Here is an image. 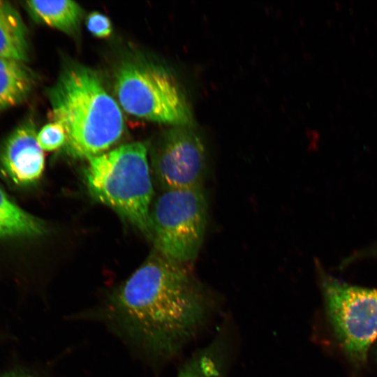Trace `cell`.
Returning <instances> with one entry per match:
<instances>
[{
	"instance_id": "obj_1",
	"label": "cell",
	"mask_w": 377,
	"mask_h": 377,
	"mask_svg": "<svg viewBox=\"0 0 377 377\" xmlns=\"http://www.w3.org/2000/svg\"><path fill=\"white\" fill-rule=\"evenodd\" d=\"M205 297L182 264L154 250L83 318L101 323L150 363L176 354L206 315Z\"/></svg>"
},
{
	"instance_id": "obj_2",
	"label": "cell",
	"mask_w": 377,
	"mask_h": 377,
	"mask_svg": "<svg viewBox=\"0 0 377 377\" xmlns=\"http://www.w3.org/2000/svg\"><path fill=\"white\" fill-rule=\"evenodd\" d=\"M47 96L52 122L64 128L71 156L100 154L121 137L122 112L91 68L75 63L65 67Z\"/></svg>"
},
{
	"instance_id": "obj_3",
	"label": "cell",
	"mask_w": 377,
	"mask_h": 377,
	"mask_svg": "<svg viewBox=\"0 0 377 377\" xmlns=\"http://www.w3.org/2000/svg\"><path fill=\"white\" fill-rule=\"evenodd\" d=\"M87 160L84 176L91 197L149 238L154 190L147 146L128 143Z\"/></svg>"
},
{
	"instance_id": "obj_4",
	"label": "cell",
	"mask_w": 377,
	"mask_h": 377,
	"mask_svg": "<svg viewBox=\"0 0 377 377\" xmlns=\"http://www.w3.org/2000/svg\"><path fill=\"white\" fill-rule=\"evenodd\" d=\"M114 90L127 113L173 126H193L184 90L165 67L141 59L123 61L114 72Z\"/></svg>"
},
{
	"instance_id": "obj_5",
	"label": "cell",
	"mask_w": 377,
	"mask_h": 377,
	"mask_svg": "<svg viewBox=\"0 0 377 377\" xmlns=\"http://www.w3.org/2000/svg\"><path fill=\"white\" fill-rule=\"evenodd\" d=\"M208 204L202 187L161 191L149 213L154 250L177 263L193 260L205 236Z\"/></svg>"
},
{
	"instance_id": "obj_6",
	"label": "cell",
	"mask_w": 377,
	"mask_h": 377,
	"mask_svg": "<svg viewBox=\"0 0 377 377\" xmlns=\"http://www.w3.org/2000/svg\"><path fill=\"white\" fill-rule=\"evenodd\" d=\"M327 316L346 351L364 358L377 339V289L353 286L325 276L322 282Z\"/></svg>"
},
{
	"instance_id": "obj_7",
	"label": "cell",
	"mask_w": 377,
	"mask_h": 377,
	"mask_svg": "<svg viewBox=\"0 0 377 377\" xmlns=\"http://www.w3.org/2000/svg\"><path fill=\"white\" fill-rule=\"evenodd\" d=\"M151 175L162 191L202 187L208 153L193 126H174L163 131L150 149Z\"/></svg>"
},
{
	"instance_id": "obj_8",
	"label": "cell",
	"mask_w": 377,
	"mask_h": 377,
	"mask_svg": "<svg viewBox=\"0 0 377 377\" xmlns=\"http://www.w3.org/2000/svg\"><path fill=\"white\" fill-rule=\"evenodd\" d=\"M36 135L35 124L31 120H27L3 142L0 163L3 171L17 184L32 183L43 174L45 157Z\"/></svg>"
},
{
	"instance_id": "obj_9",
	"label": "cell",
	"mask_w": 377,
	"mask_h": 377,
	"mask_svg": "<svg viewBox=\"0 0 377 377\" xmlns=\"http://www.w3.org/2000/svg\"><path fill=\"white\" fill-rule=\"evenodd\" d=\"M34 84V76L24 62L0 58V111L25 101Z\"/></svg>"
},
{
	"instance_id": "obj_10",
	"label": "cell",
	"mask_w": 377,
	"mask_h": 377,
	"mask_svg": "<svg viewBox=\"0 0 377 377\" xmlns=\"http://www.w3.org/2000/svg\"><path fill=\"white\" fill-rule=\"evenodd\" d=\"M26 26L17 10L0 1V58L24 62L28 57Z\"/></svg>"
},
{
	"instance_id": "obj_11",
	"label": "cell",
	"mask_w": 377,
	"mask_h": 377,
	"mask_svg": "<svg viewBox=\"0 0 377 377\" xmlns=\"http://www.w3.org/2000/svg\"><path fill=\"white\" fill-rule=\"evenodd\" d=\"M26 7L37 20L66 34L79 29L84 11L76 2L61 1H28Z\"/></svg>"
},
{
	"instance_id": "obj_12",
	"label": "cell",
	"mask_w": 377,
	"mask_h": 377,
	"mask_svg": "<svg viewBox=\"0 0 377 377\" xmlns=\"http://www.w3.org/2000/svg\"><path fill=\"white\" fill-rule=\"evenodd\" d=\"M45 231L40 219L17 205L0 187V238L36 237Z\"/></svg>"
},
{
	"instance_id": "obj_13",
	"label": "cell",
	"mask_w": 377,
	"mask_h": 377,
	"mask_svg": "<svg viewBox=\"0 0 377 377\" xmlns=\"http://www.w3.org/2000/svg\"><path fill=\"white\" fill-rule=\"evenodd\" d=\"M223 363L218 346H208L193 355L177 377H223Z\"/></svg>"
},
{
	"instance_id": "obj_14",
	"label": "cell",
	"mask_w": 377,
	"mask_h": 377,
	"mask_svg": "<svg viewBox=\"0 0 377 377\" xmlns=\"http://www.w3.org/2000/svg\"><path fill=\"white\" fill-rule=\"evenodd\" d=\"M37 142L43 151H54L66 144V137L64 128L52 122L45 125L37 133Z\"/></svg>"
},
{
	"instance_id": "obj_15",
	"label": "cell",
	"mask_w": 377,
	"mask_h": 377,
	"mask_svg": "<svg viewBox=\"0 0 377 377\" xmlns=\"http://www.w3.org/2000/svg\"><path fill=\"white\" fill-rule=\"evenodd\" d=\"M86 25L92 35L100 38L109 37L112 31L110 20L98 11L91 12L87 15Z\"/></svg>"
},
{
	"instance_id": "obj_16",
	"label": "cell",
	"mask_w": 377,
	"mask_h": 377,
	"mask_svg": "<svg viewBox=\"0 0 377 377\" xmlns=\"http://www.w3.org/2000/svg\"><path fill=\"white\" fill-rule=\"evenodd\" d=\"M377 257V245L367 248L361 251H357L351 255L352 260H356L362 258Z\"/></svg>"
},
{
	"instance_id": "obj_17",
	"label": "cell",
	"mask_w": 377,
	"mask_h": 377,
	"mask_svg": "<svg viewBox=\"0 0 377 377\" xmlns=\"http://www.w3.org/2000/svg\"><path fill=\"white\" fill-rule=\"evenodd\" d=\"M0 377H35L29 374L23 373V372H7L3 374H0Z\"/></svg>"
}]
</instances>
